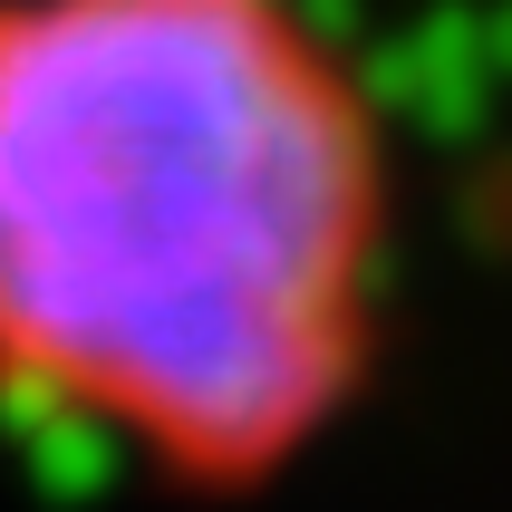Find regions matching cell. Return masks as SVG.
Instances as JSON below:
<instances>
[{"instance_id": "1", "label": "cell", "mask_w": 512, "mask_h": 512, "mask_svg": "<svg viewBox=\"0 0 512 512\" xmlns=\"http://www.w3.org/2000/svg\"><path fill=\"white\" fill-rule=\"evenodd\" d=\"M387 136L300 0H0V397L271 484L377 358Z\"/></svg>"}]
</instances>
